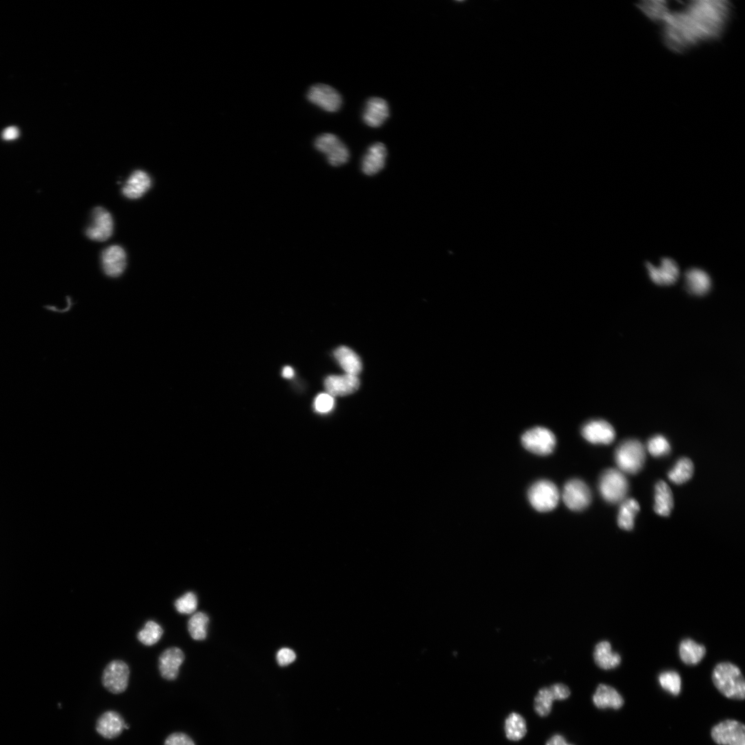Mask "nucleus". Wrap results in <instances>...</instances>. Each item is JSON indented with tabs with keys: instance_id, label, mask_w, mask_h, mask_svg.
<instances>
[{
	"instance_id": "nucleus-25",
	"label": "nucleus",
	"mask_w": 745,
	"mask_h": 745,
	"mask_svg": "<svg viewBox=\"0 0 745 745\" xmlns=\"http://www.w3.org/2000/svg\"><path fill=\"white\" fill-rule=\"evenodd\" d=\"M593 658L597 666L604 670L616 668L621 662L620 655L612 650L608 641H602L596 644Z\"/></svg>"
},
{
	"instance_id": "nucleus-10",
	"label": "nucleus",
	"mask_w": 745,
	"mask_h": 745,
	"mask_svg": "<svg viewBox=\"0 0 745 745\" xmlns=\"http://www.w3.org/2000/svg\"><path fill=\"white\" fill-rule=\"evenodd\" d=\"M570 695V691L568 686L562 683L542 688L535 697V711L540 717H546L551 712L554 701L566 699Z\"/></svg>"
},
{
	"instance_id": "nucleus-28",
	"label": "nucleus",
	"mask_w": 745,
	"mask_h": 745,
	"mask_svg": "<svg viewBox=\"0 0 745 745\" xmlns=\"http://www.w3.org/2000/svg\"><path fill=\"white\" fill-rule=\"evenodd\" d=\"M679 654L682 661L688 665L698 664L706 654L704 645L697 644L694 640L687 638L683 639L679 647Z\"/></svg>"
},
{
	"instance_id": "nucleus-41",
	"label": "nucleus",
	"mask_w": 745,
	"mask_h": 745,
	"mask_svg": "<svg viewBox=\"0 0 745 745\" xmlns=\"http://www.w3.org/2000/svg\"><path fill=\"white\" fill-rule=\"evenodd\" d=\"M546 745H574V744L568 743L564 736H562V735H561L559 734H555V735H553L551 737H550L547 740V742L546 743Z\"/></svg>"
},
{
	"instance_id": "nucleus-14",
	"label": "nucleus",
	"mask_w": 745,
	"mask_h": 745,
	"mask_svg": "<svg viewBox=\"0 0 745 745\" xmlns=\"http://www.w3.org/2000/svg\"><path fill=\"white\" fill-rule=\"evenodd\" d=\"M582 435L586 440L595 444H609L615 437L613 427L602 419L586 423L582 428Z\"/></svg>"
},
{
	"instance_id": "nucleus-42",
	"label": "nucleus",
	"mask_w": 745,
	"mask_h": 745,
	"mask_svg": "<svg viewBox=\"0 0 745 745\" xmlns=\"http://www.w3.org/2000/svg\"><path fill=\"white\" fill-rule=\"evenodd\" d=\"M293 375H294V370L290 366H286L283 368L282 376L284 377L287 378V379H290V378H292L293 377Z\"/></svg>"
},
{
	"instance_id": "nucleus-1",
	"label": "nucleus",
	"mask_w": 745,
	"mask_h": 745,
	"mask_svg": "<svg viewBox=\"0 0 745 745\" xmlns=\"http://www.w3.org/2000/svg\"><path fill=\"white\" fill-rule=\"evenodd\" d=\"M638 6L662 25L664 43L678 52L719 37L731 12L729 2L722 0L647 1Z\"/></svg>"
},
{
	"instance_id": "nucleus-32",
	"label": "nucleus",
	"mask_w": 745,
	"mask_h": 745,
	"mask_svg": "<svg viewBox=\"0 0 745 745\" xmlns=\"http://www.w3.org/2000/svg\"><path fill=\"white\" fill-rule=\"evenodd\" d=\"M694 467L691 459L682 457L679 459L674 468L668 473L669 479L676 484H682L689 480L693 476Z\"/></svg>"
},
{
	"instance_id": "nucleus-17",
	"label": "nucleus",
	"mask_w": 745,
	"mask_h": 745,
	"mask_svg": "<svg viewBox=\"0 0 745 745\" xmlns=\"http://www.w3.org/2000/svg\"><path fill=\"white\" fill-rule=\"evenodd\" d=\"M184 658L183 652L177 647H170L163 651L159 657V670L161 677L168 680L175 679Z\"/></svg>"
},
{
	"instance_id": "nucleus-19",
	"label": "nucleus",
	"mask_w": 745,
	"mask_h": 745,
	"mask_svg": "<svg viewBox=\"0 0 745 745\" xmlns=\"http://www.w3.org/2000/svg\"><path fill=\"white\" fill-rule=\"evenodd\" d=\"M327 393L332 397L344 396L355 392L359 386L357 375L346 373L343 375H329L324 381Z\"/></svg>"
},
{
	"instance_id": "nucleus-30",
	"label": "nucleus",
	"mask_w": 745,
	"mask_h": 745,
	"mask_svg": "<svg viewBox=\"0 0 745 745\" xmlns=\"http://www.w3.org/2000/svg\"><path fill=\"white\" fill-rule=\"evenodd\" d=\"M639 510V505L634 499H626L622 501L617 517L618 526L626 530L633 528L634 519Z\"/></svg>"
},
{
	"instance_id": "nucleus-12",
	"label": "nucleus",
	"mask_w": 745,
	"mask_h": 745,
	"mask_svg": "<svg viewBox=\"0 0 745 745\" xmlns=\"http://www.w3.org/2000/svg\"><path fill=\"white\" fill-rule=\"evenodd\" d=\"M130 670L123 661L113 660L104 668L102 684L110 692L118 694L123 692L128 684Z\"/></svg>"
},
{
	"instance_id": "nucleus-34",
	"label": "nucleus",
	"mask_w": 745,
	"mask_h": 745,
	"mask_svg": "<svg viewBox=\"0 0 745 745\" xmlns=\"http://www.w3.org/2000/svg\"><path fill=\"white\" fill-rule=\"evenodd\" d=\"M662 688L673 695H677L681 691V677L674 670L662 672L658 677Z\"/></svg>"
},
{
	"instance_id": "nucleus-7",
	"label": "nucleus",
	"mask_w": 745,
	"mask_h": 745,
	"mask_svg": "<svg viewBox=\"0 0 745 745\" xmlns=\"http://www.w3.org/2000/svg\"><path fill=\"white\" fill-rule=\"evenodd\" d=\"M523 446L539 455L550 454L555 448L556 438L549 429L537 426L526 430L521 437Z\"/></svg>"
},
{
	"instance_id": "nucleus-16",
	"label": "nucleus",
	"mask_w": 745,
	"mask_h": 745,
	"mask_svg": "<svg viewBox=\"0 0 745 745\" xmlns=\"http://www.w3.org/2000/svg\"><path fill=\"white\" fill-rule=\"evenodd\" d=\"M101 264L104 272L108 276L119 277L123 273L126 266L125 250L119 245L108 246L101 254Z\"/></svg>"
},
{
	"instance_id": "nucleus-9",
	"label": "nucleus",
	"mask_w": 745,
	"mask_h": 745,
	"mask_svg": "<svg viewBox=\"0 0 745 745\" xmlns=\"http://www.w3.org/2000/svg\"><path fill=\"white\" fill-rule=\"evenodd\" d=\"M711 737L719 745H745V726L738 721L726 719L713 727Z\"/></svg>"
},
{
	"instance_id": "nucleus-15",
	"label": "nucleus",
	"mask_w": 745,
	"mask_h": 745,
	"mask_svg": "<svg viewBox=\"0 0 745 745\" xmlns=\"http://www.w3.org/2000/svg\"><path fill=\"white\" fill-rule=\"evenodd\" d=\"M646 265L651 280L657 285H672L679 277V267L677 263L670 258H662L659 267L649 262H647Z\"/></svg>"
},
{
	"instance_id": "nucleus-26",
	"label": "nucleus",
	"mask_w": 745,
	"mask_h": 745,
	"mask_svg": "<svg viewBox=\"0 0 745 745\" xmlns=\"http://www.w3.org/2000/svg\"><path fill=\"white\" fill-rule=\"evenodd\" d=\"M334 357L346 373L357 375L362 369L359 357L350 348L339 346L333 352Z\"/></svg>"
},
{
	"instance_id": "nucleus-23",
	"label": "nucleus",
	"mask_w": 745,
	"mask_h": 745,
	"mask_svg": "<svg viewBox=\"0 0 745 745\" xmlns=\"http://www.w3.org/2000/svg\"><path fill=\"white\" fill-rule=\"evenodd\" d=\"M594 705L599 709H619L624 704V699L616 689L610 686L600 684L593 695Z\"/></svg>"
},
{
	"instance_id": "nucleus-39",
	"label": "nucleus",
	"mask_w": 745,
	"mask_h": 745,
	"mask_svg": "<svg viewBox=\"0 0 745 745\" xmlns=\"http://www.w3.org/2000/svg\"><path fill=\"white\" fill-rule=\"evenodd\" d=\"M295 659V653L288 648H282L277 653V661L281 666L291 664Z\"/></svg>"
},
{
	"instance_id": "nucleus-2",
	"label": "nucleus",
	"mask_w": 745,
	"mask_h": 745,
	"mask_svg": "<svg viewBox=\"0 0 745 745\" xmlns=\"http://www.w3.org/2000/svg\"><path fill=\"white\" fill-rule=\"evenodd\" d=\"M712 680L717 689L725 697L732 699H744L745 682L740 669L730 662L716 665L712 673Z\"/></svg>"
},
{
	"instance_id": "nucleus-40",
	"label": "nucleus",
	"mask_w": 745,
	"mask_h": 745,
	"mask_svg": "<svg viewBox=\"0 0 745 745\" xmlns=\"http://www.w3.org/2000/svg\"><path fill=\"white\" fill-rule=\"evenodd\" d=\"M19 131L17 127L10 126L6 128L2 133V137L5 140H12L18 137Z\"/></svg>"
},
{
	"instance_id": "nucleus-4",
	"label": "nucleus",
	"mask_w": 745,
	"mask_h": 745,
	"mask_svg": "<svg viewBox=\"0 0 745 745\" xmlns=\"http://www.w3.org/2000/svg\"><path fill=\"white\" fill-rule=\"evenodd\" d=\"M530 505L537 511L545 513L553 510L559 499V490L552 481L541 479L535 481L528 491Z\"/></svg>"
},
{
	"instance_id": "nucleus-5",
	"label": "nucleus",
	"mask_w": 745,
	"mask_h": 745,
	"mask_svg": "<svg viewBox=\"0 0 745 745\" xmlns=\"http://www.w3.org/2000/svg\"><path fill=\"white\" fill-rule=\"evenodd\" d=\"M314 146L317 151L325 155L328 162L332 166H342L349 159L348 148L332 133L325 132L317 136Z\"/></svg>"
},
{
	"instance_id": "nucleus-27",
	"label": "nucleus",
	"mask_w": 745,
	"mask_h": 745,
	"mask_svg": "<svg viewBox=\"0 0 745 745\" xmlns=\"http://www.w3.org/2000/svg\"><path fill=\"white\" fill-rule=\"evenodd\" d=\"M673 507L672 491L666 483L659 481L655 485L654 510L662 516H668Z\"/></svg>"
},
{
	"instance_id": "nucleus-21",
	"label": "nucleus",
	"mask_w": 745,
	"mask_h": 745,
	"mask_svg": "<svg viewBox=\"0 0 745 745\" xmlns=\"http://www.w3.org/2000/svg\"><path fill=\"white\" fill-rule=\"evenodd\" d=\"M152 181L148 174L143 170L134 171L122 188L123 195L128 199H138L150 188Z\"/></svg>"
},
{
	"instance_id": "nucleus-18",
	"label": "nucleus",
	"mask_w": 745,
	"mask_h": 745,
	"mask_svg": "<svg viewBox=\"0 0 745 745\" xmlns=\"http://www.w3.org/2000/svg\"><path fill=\"white\" fill-rule=\"evenodd\" d=\"M388 117L389 107L385 99L374 97L367 100L362 115L363 121L367 126L380 127Z\"/></svg>"
},
{
	"instance_id": "nucleus-37",
	"label": "nucleus",
	"mask_w": 745,
	"mask_h": 745,
	"mask_svg": "<svg viewBox=\"0 0 745 745\" xmlns=\"http://www.w3.org/2000/svg\"><path fill=\"white\" fill-rule=\"evenodd\" d=\"M335 404L334 398L328 393L319 394L314 402L315 410L321 413H326L330 411Z\"/></svg>"
},
{
	"instance_id": "nucleus-8",
	"label": "nucleus",
	"mask_w": 745,
	"mask_h": 745,
	"mask_svg": "<svg viewBox=\"0 0 745 745\" xmlns=\"http://www.w3.org/2000/svg\"><path fill=\"white\" fill-rule=\"evenodd\" d=\"M312 104L328 112L338 111L342 105V97L333 87L325 83L311 86L306 95Z\"/></svg>"
},
{
	"instance_id": "nucleus-38",
	"label": "nucleus",
	"mask_w": 745,
	"mask_h": 745,
	"mask_svg": "<svg viewBox=\"0 0 745 745\" xmlns=\"http://www.w3.org/2000/svg\"><path fill=\"white\" fill-rule=\"evenodd\" d=\"M164 745H195L192 739L182 733H175L166 739Z\"/></svg>"
},
{
	"instance_id": "nucleus-11",
	"label": "nucleus",
	"mask_w": 745,
	"mask_h": 745,
	"mask_svg": "<svg viewBox=\"0 0 745 745\" xmlns=\"http://www.w3.org/2000/svg\"><path fill=\"white\" fill-rule=\"evenodd\" d=\"M562 499L569 509L580 511L589 506L591 501V493L583 481L573 479L564 485Z\"/></svg>"
},
{
	"instance_id": "nucleus-24",
	"label": "nucleus",
	"mask_w": 745,
	"mask_h": 745,
	"mask_svg": "<svg viewBox=\"0 0 745 745\" xmlns=\"http://www.w3.org/2000/svg\"><path fill=\"white\" fill-rule=\"evenodd\" d=\"M685 283L689 292L699 296L706 294L711 286L709 275L704 270L696 268L686 272Z\"/></svg>"
},
{
	"instance_id": "nucleus-13",
	"label": "nucleus",
	"mask_w": 745,
	"mask_h": 745,
	"mask_svg": "<svg viewBox=\"0 0 745 745\" xmlns=\"http://www.w3.org/2000/svg\"><path fill=\"white\" fill-rule=\"evenodd\" d=\"M113 231V219L110 213L102 207L95 208L92 213L91 222L86 228L88 238L95 241L107 240Z\"/></svg>"
},
{
	"instance_id": "nucleus-36",
	"label": "nucleus",
	"mask_w": 745,
	"mask_h": 745,
	"mask_svg": "<svg viewBox=\"0 0 745 745\" xmlns=\"http://www.w3.org/2000/svg\"><path fill=\"white\" fill-rule=\"evenodd\" d=\"M647 449L653 456L660 457L667 455L670 452V446L664 437L656 435L648 441Z\"/></svg>"
},
{
	"instance_id": "nucleus-22",
	"label": "nucleus",
	"mask_w": 745,
	"mask_h": 745,
	"mask_svg": "<svg viewBox=\"0 0 745 745\" xmlns=\"http://www.w3.org/2000/svg\"><path fill=\"white\" fill-rule=\"evenodd\" d=\"M125 722L119 713L107 711L98 719L96 730L105 738L112 739L121 734L125 728Z\"/></svg>"
},
{
	"instance_id": "nucleus-31",
	"label": "nucleus",
	"mask_w": 745,
	"mask_h": 745,
	"mask_svg": "<svg viewBox=\"0 0 745 745\" xmlns=\"http://www.w3.org/2000/svg\"><path fill=\"white\" fill-rule=\"evenodd\" d=\"M209 617L203 612L195 613L188 622V630L191 637L195 640H203L206 638Z\"/></svg>"
},
{
	"instance_id": "nucleus-35",
	"label": "nucleus",
	"mask_w": 745,
	"mask_h": 745,
	"mask_svg": "<svg viewBox=\"0 0 745 745\" xmlns=\"http://www.w3.org/2000/svg\"><path fill=\"white\" fill-rule=\"evenodd\" d=\"M174 604L178 613L190 614L194 613L197 608V597L193 592H187L177 599Z\"/></svg>"
},
{
	"instance_id": "nucleus-29",
	"label": "nucleus",
	"mask_w": 745,
	"mask_h": 745,
	"mask_svg": "<svg viewBox=\"0 0 745 745\" xmlns=\"http://www.w3.org/2000/svg\"><path fill=\"white\" fill-rule=\"evenodd\" d=\"M504 732L506 738L510 741L522 739L527 732L525 719L517 713H510L504 722Z\"/></svg>"
},
{
	"instance_id": "nucleus-6",
	"label": "nucleus",
	"mask_w": 745,
	"mask_h": 745,
	"mask_svg": "<svg viewBox=\"0 0 745 745\" xmlns=\"http://www.w3.org/2000/svg\"><path fill=\"white\" fill-rule=\"evenodd\" d=\"M599 489L606 501L612 504L620 502L628 491L627 479L619 470H606L600 477Z\"/></svg>"
},
{
	"instance_id": "nucleus-3",
	"label": "nucleus",
	"mask_w": 745,
	"mask_h": 745,
	"mask_svg": "<svg viewBox=\"0 0 745 745\" xmlns=\"http://www.w3.org/2000/svg\"><path fill=\"white\" fill-rule=\"evenodd\" d=\"M645 450L642 443L635 439L622 442L616 449L615 458L622 472L635 474L642 468L645 461Z\"/></svg>"
},
{
	"instance_id": "nucleus-20",
	"label": "nucleus",
	"mask_w": 745,
	"mask_h": 745,
	"mask_svg": "<svg viewBox=\"0 0 745 745\" xmlns=\"http://www.w3.org/2000/svg\"><path fill=\"white\" fill-rule=\"evenodd\" d=\"M387 150L381 142L372 144L368 149L361 161V170L368 176H372L381 171L385 166Z\"/></svg>"
},
{
	"instance_id": "nucleus-33",
	"label": "nucleus",
	"mask_w": 745,
	"mask_h": 745,
	"mask_svg": "<svg viewBox=\"0 0 745 745\" xmlns=\"http://www.w3.org/2000/svg\"><path fill=\"white\" fill-rule=\"evenodd\" d=\"M163 633V628L158 623L149 620L138 632L137 639L143 645L152 646L160 640Z\"/></svg>"
}]
</instances>
